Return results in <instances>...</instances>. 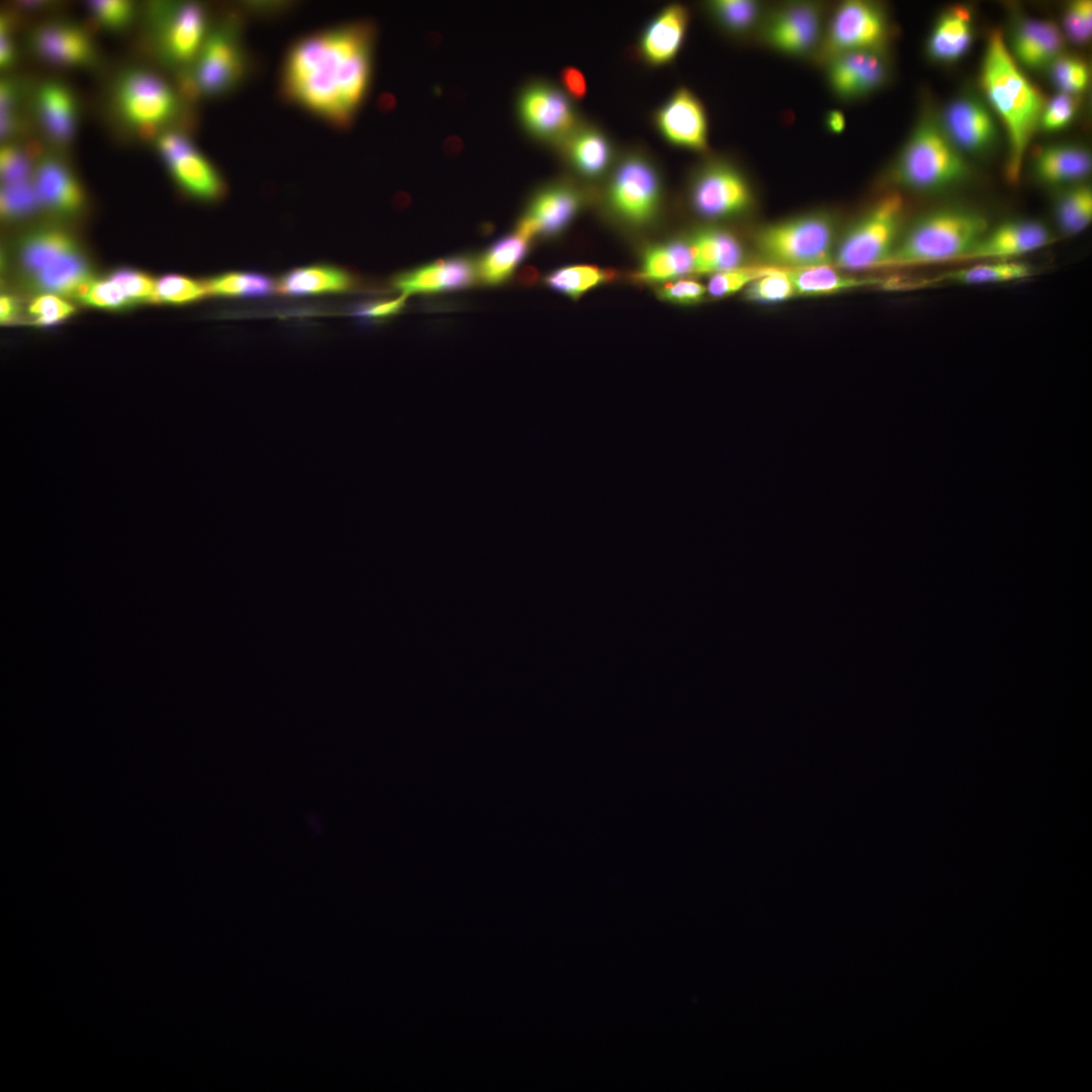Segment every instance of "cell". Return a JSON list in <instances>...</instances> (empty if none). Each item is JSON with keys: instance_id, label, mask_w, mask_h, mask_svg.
<instances>
[{"instance_id": "cell-1", "label": "cell", "mask_w": 1092, "mask_h": 1092, "mask_svg": "<svg viewBox=\"0 0 1092 1092\" xmlns=\"http://www.w3.org/2000/svg\"><path fill=\"white\" fill-rule=\"evenodd\" d=\"M373 39V27L366 22L298 39L283 62L282 94L331 125L351 124L370 85Z\"/></svg>"}, {"instance_id": "cell-2", "label": "cell", "mask_w": 1092, "mask_h": 1092, "mask_svg": "<svg viewBox=\"0 0 1092 1092\" xmlns=\"http://www.w3.org/2000/svg\"><path fill=\"white\" fill-rule=\"evenodd\" d=\"M980 80L1005 126L1009 143L1005 174L1009 182L1016 183L1046 101L1020 70L1000 30H993L988 37Z\"/></svg>"}, {"instance_id": "cell-3", "label": "cell", "mask_w": 1092, "mask_h": 1092, "mask_svg": "<svg viewBox=\"0 0 1092 1092\" xmlns=\"http://www.w3.org/2000/svg\"><path fill=\"white\" fill-rule=\"evenodd\" d=\"M987 231L986 217L974 209L930 210L904 229L886 266L961 262Z\"/></svg>"}, {"instance_id": "cell-4", "label": "cell", "mask_w": 1092, "mask_h": 1092, "mask_svg": "<svg viewBox=\"0 0 1092 1092\" xmlns=\"http://www.w3.org/2000/svg\"><path fill=\"white\" fill-rule=\"evenodd\" d=\"M969 167L932 117L923 116L896 158L893 182L904 189L935 193L963 182Z\"/></svg>"}, {"instance_id": "cell-5", "label": "cell", "mask_w": 1092, "mask_h": 1092, "mask_svg": "<svg viewBox=\"0 0 1092 1092\" xmlns=\"http://www.w3.org/2000/svg\"><path fill=\"white\" fill-rule=\"evenodd\" d=\"M837 220L815 210L761 225L753 237L759 256L778 269L830 265L836 246Z\"/></svg>"}, {"instance_id": "cell-6", "label": "cell", "mask_w": 1092, "mask_h": 1092, "mask_svg": "<svg viewBox=\"0 0 1092 1092\" xmlns=\"http://www.w3.org/2000/svg\"><path fill=\"white\" fill-rule=\"evenodd\" d=\"M906 203L891 191L873 202L837 241L834 264L845 270L886 266L904 231Z\"/></svg>"}, {"instance_id": "cell-7", "label": "cell", "mask_w": 1092, "mask_h": 1092, "mask_svg": "<svg viewBox=\"0 0 1092 1092\" xmlns=\"http://www.w3.org/2000/svg\"><path fill=\"white\" fill-rule=\"evenodd\" d=\"M19 247L22 268L44 293L76 296L92 279L78 244L61 229H37L27 234Z\"/></svg>"}, {"instance_id": "cell-8", "label": "cell", "mask_w": 1092, "mask_h": 1092, "mask_svg": "<svg viewBox=\"0 0 1092 1092\" xmlns=\"http://www.w3.org/2000/svg\"><path fill=\"white\" fill-rule=\"evenodd\" d=\"M661 201L660 174L647 154L631 151L615 163L606 203L617 219L633 228L646 226L657 217Z\"/></svg>"}, {"instance_id": "cell-9", "label": "cell", "mask_w": 1092, "mask_h": 1092, "mask_svg": "<svg viewBox=\"0 0 1092 1092\" xmlns=\"http://www.w3.org/2000/svg\"><path fill=\"white\" fill-rule=\"evenodd\" d=\"M148 22L158 60L174 71L190 70L210 27L202 5L193 2H156Z\"/></svg>"}, {"instance_id": "cell-10", "label": "cell", "mask_w": 1092, "mask_h": 1092, "mask_svg": "<svg viewBox=\"0 0 1092 1092\" xmlns=\"http://www.w3.org/2000/svg\"><path fill=\"white\" fill-rule=\"evenodd\" d=\"M241 21L228 16L209 29L189 70L193 91L215 97L231 92L248 76L250 61L242 42Z\"/></svg>"}, {"instance_id": "cell-11", "label": "cell", "mask_w": 1092, "mask_h": 1092, "mask_svg": "<svg viewBox=\"0 0 1092 1092\" xmlns=\"http://www.w3.org/2000/svg\"><path fill=\"white\" fill-rule=\"evenodd\" d=\"M117 117L134 129H155L174 121L180 100L174 89L155 73L144 68L126 69L115 79L111 90Z\"/></svg>"}, {"instance_id": "cell-12", "label": "cell", "mask_w": 1092, "mask_h": 1092, "mask_svg": "<svg viewBox=\"0 0 1092 1092\" xmlns=\"http://www.w3.org/2000/svg\"><path fill=\"white\" fill-rule=\"evenodd\" d=\"M891 31L890 19L881 5L864 0L843 1L827 17L816 59L825 63L846 52L885 51Z\"/></svg>"}, {"instance_id": "cell-13", "label": "cell", "mask_w": 1092, "mask_h": 1092, "mask_svg": "<svg viewBox=\"0 0 1092 1092\" xmlns=\"http://www.w3.org/2000/svg\"><path fill=\"white\" fill-rule=\"evenodd\" d=\"M690 203L705 219L725 220L747 214L754 206V194L746 176L735 165L714 159L696 171Z\"/></svg>"}, {"instance_id": "cell-14", "label": "cell", "mask_w": 1092, "mask_h": 1092, "mask_svg": "<svg viewBox=\"0 0 1092 1092\" xmlns=\"http://www.w3.org/2000/svg\"><path fill=\"white\" fill-rule=\"evenodd\" d=\"M827 22L825 4L792 1L767 10L757 36L771 51L793 58H816Z\"/></svg>"}, {"instance_id": "cell-15", "label": "cell", "mask_w": 1092, "mask_h": 1092, "mask_svg": "<svg viewBox=\"0 0 1092 1092\" xmlns=\"http://www.w3.org/2000/svg\"><path fill=\"white\" fill-rule=\"evenodd\" d=\"M572 101L556 85L535 81L521 92L518 114L535 139L561 147L582 122Z\"/></svg>"}, {"instance_id": "cell-16", "label": "cell", "mask_w": 1092, "mask_h": 1092, "mask_svg": "<svg viewBox=\"0 0 1092 1092\" xmlns=\"http://www.w3.org/2000/svg\"><path fill=\"white\" fill-rule=\"evenodd\" d=\"M156 149L180 190L192 199L215 202L226 192L222 176L188 136L174 130L160 133Z\"/></svg>"}, {"instance_id": "cell-17", "label": "cell", "mask_w": 1092, "mask_h": 1092, "mask_svg": "<svg viewBox=\"0 0 1092 1092\" xmlns=\"http://www.w3.org/2000/svg\"><path fill=\"white\" fill-rule=\"evenodd\" d=\"M583 203L582 191L572 183L547 185L534 194L516 233L529 242L537 237H556L571 223Z\"/></svg>"}, {"instance_id": "cell-18", "label": "cell", "mask_w": 1092, "mask_h": 1092, "mask_svg": "<svg viewBox=\"0 0 1092 1092\" xmlns=\"http://www.w3.org/2000/svg\"><path fill=\"white\" fill-rule=\"evenodd\" d=\"M653 122L661 136L674 147L705 153L709 148V123L703 102L680 86L655 110Z\"/></svg>"}, {"instance_id": "cell-19", "label": "cell", "mask_w": 1092, "mask_h": 1092, "mask_svg": "<svg viewBox=\"0 0 1092 1092\" xmlns=\"http://www.w3.org/2000/svg\"><path fill=\"white\" fill-rule=\"evenodd\" d=\"M827 84L834 96L853 101L870 95L886 84L890 67L885 51H854L828 59Z\"/></svg>"}, {"instance_id": "cell-20", "label": "cell", "mask_w": 1092, "mask_h": 1092, "mask_svg": "<svg viewBox=\"0 0 1092 1092\" xmlns=\"http://www.w3.org/2000/svg\"><path fill=\"white\" fill-rule=\"evenodd\" d=\"M1052 241L1046 226L1033 219H1013L987 231L962 261H1004L1034 252ZM961 261V262H962Z\"/></svg>"}, {"instance_id": "cell-21", "label": "cell", "mask_w": 1092, "mask_h": 1092, "mask_svg": "<svg viewBox=\"0 0 1092 1092\" xmlns=\"http://www.w3.org/2000/svg\"><path fill=\"white\" fill-rule=\"evenodd\" d=\"M30 46L38 57L56 65L88 68L97 63L92 37L73 22L55 20L38 25L30 35Z\"/></svg>"}, {"instance_id": "cell-22", "label": "cell", "mask_w": 1092, "mask_h": 1092, "mask_svg": "<svg viewBox=\"0 0 1092 1092\" xmlns=\"http://www.w3.org/2000/svg\"><path fill=\"white\" fill-rule=\"evenodd\" d=\"M475 264L466 255L439 259L394 276L392 285L402 294H434L471 287L476 278Z\"/></svg>"}, {"instance_id": "cell-23", "label": "cell", "mask_w": 1092, "mask_h": 1092, "mask_svg": "<svg viewBox=\"0 0 1092 1092\" xmlns=\"http://www.w3.org/2000/svg\"><path fill=\"white\" fill-rule=\"evenodd\" d=\"M32 182L39 206L53 214L74 216L85 205L81 184L60 158L42 157L33 170Z\"/></svg>"}, {"instance_id": "cell-24", "label": "cell", "mask_w": 1092, "mask_h": 1092, "mask_svg": "<svg viewBox=\"0 0 1092 1092\" xmlns=\"http://www.w3.org/2000/svg\"><path fill=\"white\" fill-rule=\"evenodd\" d=\"M941 127L958 150L970 153L989 150L997 135L990 111L971 97H962L948 104L943 112Z\"/></svg>"}, {"instance_id": "cell-25", "label": "cell", "mask_w": 1092, "mask_h": 1092, "mask_svg": "<svg viewBox=\"0 0 1092 1092\" xmlns=\"http://www.w3.org/2000/svg\"><path fill=\"white\" fill-rule=\"evenodd\" d=\"M690 22L689 9L682 4H669L662 8L643 29L637 52L642 61L652 67H661L677 56Z\"/></svg>"}, {"instance_id": "cell-26", "label": "cell", "mask_w": 1092, "mask_h": 1092, "mask_svg": "<svg viewBox=\"0 0 1092 1092\" xmlns=\"http://www.w3.org/2000/svg\"><path fill=\"white\" fill-rule=\"evenodd\" d=\"M1063 36L1060 28L1051 20L1021 19L1012 32L1011 55L1029 69L1050 67L1063 55Z\"/></svg>"}, {"instance_id": "cell-27", "label": "cell", "mask_w": 1092, "mask_h": 1092, "mask_svg": "<svg viewBox=\"0 0 1092 1092\" xmlns=\"http://www.w3.org/2000/svg\"><path fill=\"white\" fill-rule=\"evenodd\" d=\"M571 168L586 179H599L613 169L615 149L599 126L581 122L560 147Z\"/></svg>"}, {"instance_id": "cell-28", "label": "cell", "mask_w": 1092, "mask_h": 1092, "mask_svg": "<svg viewBox=\"0 0 1092 1092\" xmlns=\"http://www.w3.org/2000/svg\"><path fill=\"white\" fill-rule=\"evenodd\" d=\"M37 118L48 136L58 143H69L77 128L78 106L73 91L66 84L51 80L35 92Z\"/></svg>"}, {"instance_id": "cell-29", "label": "cell", "mask_w": 1092, "mask_h": 1092, "mask_svg": "<svg viewBox=\"0 0 1092 1092\" xmlns=\"http://www.w3.org/2000/svg\"><path fill=\"white\" fill-rule=\"evenodd\" d=\"M687 240L694 258L695 273L715 274L742 266V246L730 232L717 228H702Z\"/></svg>"}, {"instance_id": "cell-30", "label": "cell", "mask_w": 1092, "mask_h": 1092, "mask_svg": "<svg viewBox=\"0 0 1092 1092\" xmlns=\"http://www.w3.org/2000/svg\"><path fill=\"white\" fill-rule=\"evenodd\" d=\"M1091 155L1077 145L1058 144L1039 150L1033 171L1039 182L1049 186L1076 185L1091 171Z\"/></svg>"}, {"instance_id": "cell-31", "label": "cell", "mask_w": 1092, "mask_h": 1092, "mask_svg": "<svg viewBox=\"0 0 1092 1092\" xmlns=\"http://www.w3.org/2000/svg\"><path fill=\"white\" fill-rule=\"evenodd\" d=\"M357 281L356 276L345 268L318 264L287 272L276 288L289 296L341 293L354 289Z\"/></svg>"}, {"instance_id": "cell-32", "label": "cell", "mask_w": 1092, "mask_h": 1092, "mask_svg": "<svg viewBox=\"0 0 1092 1092\" xmlns=\"http://www.w3.org/2000/svg\"><path fill=\"white\" fill-rule=\"evenodd\" d=\"M973 36L969 10L963 6L951 7L936 20L927 39V55L941 63L958 61L969 51Z\"/></svg>"}, {"instance_id": "cell-33", "label": "cell", "mask_w": 1092, "mask_h": 1092, "mask_svg": "<svg viewBox=\"0 0 1092 1092\" xmlns=\"http://www.w3.org/2000/svg\"><path fill=\"white\" fill-rule=\"evenodd\" d=\"M529 247L530 242L516 232L497 239L483 251L475 264L477 280L485 286L504 284L526 258Z\"/></svg>"}, {"instance_id": "cell-34", "label": "cell", "mask_w": 1092, "mask_h": 1092, "mask_svg": "<svg viewBox=\"0 0 1092 1092\" xmlns=\"http://www.w3.org/2000/svg\"><path fill=\"white\" fill-rule=\"evenodd\" d=\"M694 272V258L688 240H675L648 247L637 278L663 282Z\"/></svg>"}, {"instance_id": "cell-35", "label": "cell", "mask_w": 1092, "mask_h": 1092, "mask_svg": "<svg viewBox=\"0 0 1092 1092\" xmlns=\"http://www.w3.org/2000/svg\"><path fill=\"white\" fill-rule=\"evenodd\" d=\"M714 23L732 36H746L758 32L766 6L753 0H713L705 4Z\"/></svg>"}, {"instance_id": "cell-36", "label": "cell", "mask_w": 1092, "mask_h": 1092, "mask_svg": "<svg viewBox=\"0 0 1092 1092\" xmlns=\"http://www.w3.org/2000/svg\"><path fill=\"white\" fill-rule=\"evenodd\" d=\"M797 295L823 296L880 282L838 272L830 265L786 270Z\"/></svg>"}, {"instance_id": "cell-37", "label": "cell", "mask_w": 1092, "mask_h": 1092, "mask_svg": "<svg viewBox=\"0 0 1092 1092\" xmlns=\"http://www.w3.org/2000/svg\"><path fill=\"white\" fill-rule=\"evenodd\" d=\"M614 277V271L595 265H569L547 274L544 282L548 288L577 299L589 289L611 281Z\"/></svg>"}, {"instance_id": "cell-38", "label": "cell", "mask_w": 1092, "mask_h": 1092, "mask_svg": "<svg viewBox=\"0 0 1092 1092\" xmlns=\"http://www.w3.org/2000/svg\"><path fill=\"white\" fill-rule=\"evenodd\" d=\"M1032 274V267L1017 260L984 261L948 272L941 276L940 280L960 284H987L1025 279Z\"/></svg>"}, {"instance_id": "cell-39", "label": "cell", "mask_w": 1092, "mask_h": 1092, "mask_svg": "<svg viewBox=\"0 0 1092 1092\" xmlns=\"http://www.w3.org/2000/svg\"><path fill=\"white\" fill-rule=\"evenodd\" d=\"M1055 217L1062 233L1072 236L1084 231L1092 219V190L1076 184L1057 199Z\"/></svg>"}, {"instance_id": "cell-40", "label": "cell", "mask_w": 1092, "mask_h": 1092, "mask_svg": "<svg viewBox=\"0 0 1092 1092\" xmlns=\"http://www.w3.org/2000/svg\"><path fill=\"white\" fill-rule=\"evenodd\" d=\"M208 294L229 297L266 296L275 288L273 280L260 272H226L205 281Z\"/></svg>"}, {"instance_id": "cell-41", "label": "cell", "mask_w": 1092, "mask_h": 1092, "mask_svg": "<svg viewBox=\"0 0 1092 1092\" xmlns=\"http://www.w3.org/2000/svg\"><path fill=\"white\" fill-rule=\"evenodd\" d=\"M797 295L787 271L775 268L751 282L744 290L745 299L756 303H778Z\"/></svg>"}, {"instance_id": "cell-42", "label": "cell", "mask_w": 1092, "mask_h": 1092, "mask_svg": "<svg viewBox=\"0 0 1092 1092\" xmlns=\"http://www.w3.org/2000/svg\"><path fill=\"white\" fill-rule=\"evenodd\" d=\"M1053 83L1062 93L1078 96L1090 82V69L1082 59L1062 55L1050 67Z\"/></svg>"}, {"instance_id": "cell-43", "label": "cell", "mask_w": 1092, "mask_h": 1092, "mask_svg": "<svg viewBox=\"0 0 1092 1092\" xmlns=\"http://www.w3.org/2000/svg\"><path fill=\"white\" fill-rule=\"evenodd\" d=\"M39 206L32 178L24 181L2 183L0 210L5 219H20L30 215Z\"/></svg>"}, {"instance_id": "cell-44", "label": "cell", "mask_w": 1092, "mask_h": 1092, "mask_svg": "<svg viewBox=\"0 0 1092 1092\" xmlns=\"http://www.w3.org/2000/svg\"><path fill=\"white\" fill-rule=\"evenodd\" d=\"M158 302L186 304L199 300L208 294L205 281H199L180 274H167L156 283Z\"/></svg>"}, {"instance_id": "cell-45", "label": "cell", "mask_w": 1092, "mask_h": 1092, "mask_svg": "<svg viewBox=\"0 0 1092 1092\" xmlns=\"http://www.w3.org/2000/svg\"><path fill=\"white\" fill-rule=\"evenodd\" d=\"M76 298L85 304L106 309H120L131 305L118 284L109 276L99 280L90 279L79 289Z\"/></svg>"}, {"instance_id": "cell-46", "label": "cell", "mask_w": 1092, "mask_h": 1092, "mask_svg": "<svg viewBox=\"0 0 1092 1092\" xmlns=\"http://www.w3.org/2000/svg\"><path fill=\"white\" fill-rule=\"evenodd\" d=\"M88 7L97 23L113 32L128 28L136 14L135 4L127 0H96L89 2Z\"/></svg>"}, {"instance_id": "cell-47", "label": "cell", "mask_w": 1092, "mask_h": 1092, "mask_svg": "<svg viewBox=\"0 0 1092 1092\" xmlns=\"http://www.w3.org/2000/svg\"><path fill=\"white\" fill-rule=\"evenodd\" d=\"M776 267H749L740 266L735 269L718 272L709 280L707 291L713 297L730 296L742 288H746L757 278L767 274Z\"/></svg>"}, {"instance_id": "cell-48", "label": "cell", "mask_w": 1092, "mask_h": 1092, "mask_svg": "<svg viewBox=\"0 0 1092 1092\" xmlns=\"http://www.w3.org/2000/svg\"><path fill=\"white\" fill-rule=\"evenodd\" d=\"M121 288L131 304L158 302L156 283L149 274L129 268L117 269L108 275Z\"/></svg>"}, {"instance_id": "cell-49", "label": "cell", "mask_w": 1092, "mask_h": 1092, "mask_svg": "<svg viewBox=\"0 0 1092 1092\" xmlns=\"http://www.w3.org/2000/svg\"><path fill=\"white\" fill-rule=\"evenodd\" d=\"M22 88L19 81L4 78L0 83V133L6 141L16 133L20 126V101Z\"/></svg>"}, {"instance_id": "cell-50", "label": "cell", "mask_w": 1092, "mask_h": 1092, "mask_svg": "<svg viewBox=\"0 0 1092 1092\" xmlns=\"http://www.w3.org/2000/svg\"><path fill=\"white\" fill-rule=\"evenodd\" d=\"M28 312L34 324L47 327L70 317L75 312V307L61 296L44 293L32 299Z\"/></svg>"}, {"instance_id": "cell-51", "label": "cell", "mask_w": 1092, "mask_h": 1092, "mask_svg": "<svg viewBox=\"0 0 1092 1092\" xmlns=\"http://www.w3.org/2000/svg\"><path fill=\"white\" fill-rule=\"evenodd\" d=\"M1079 101L1077 96L1059 92L1045 102L1039 126L1048 131H1055L1070 124L1075 117Z\"/></svg>"}, {"instance_id": "cell-52", "label": "cell", "mask_w": 1092, "mask_h": 1092, "mask_svg": "<svg viewBox=\"0 0 1092 1092\" xmlns=\"http://www.w3.org/2000/svg\"><path fill=\"white\" fill-rule=\"evenodd\" d=\"M0 174L2 183L24 181L33 172L27 153L17 144L5 142L0 150Z\"/></svg>"}, {"instance_id": "cell-53", "label": "cell", "mask_w": 1092, "mask_h": 1092, "mask_svg": "<svg viewBox=\"0 0 1092 1092\" xmlns=\"http://www.w3.org/2000/svg\"><path fill=\"white\" fill-rule=\"evenodd\" d=\"M1066 35L1077 44L1087 43L1092 31V2L1077 0L1066 8L1064 14Z\"/></svg>"}, {"instance_id": "cell-54", "label": "cell", "mask_w": 1092, "mask_h": 1092, "mask_svg": "<svg viewBox=\"0 0 1092 1092\" xmlns=\"http://www.w3.org/2000/svg\"><path fill=\"white\" fill-rule=\"evenodd\" d=\"M407 295L397 298L374 299L355 305L351 314L362 322L385 321L400 313L406 303Z\"/></svg>"}, {"instance_id": "cell-55", "label": "cell", "mask_w": 1092, "mask_h": 1092, "mask_svg": "<svg viewBox=\"0 0 1092 1092\" xmlns=\"http://www.w3.org/2000/svg\"><path fill=\"white\" fill-rule=\"evenodd\" d=\"M707 288L695 280H677L662 286L658 296L668 302L677 304H696L703 300Z\"/></svg>"}, {"instance_id": "cell-56", "label": "cell", "mask_w": 1092, "mask_h": 1092, "mask_svg": "<svg viewBox=\"0 0 1092 1092\" xmlns=\"http://www.w3.org/2000/svg\"><path fill=\"white\" fill-rule=\"evenodd\" d=\"M563 91L571 100H582L587 93V83L582 72L575 67H566L560 73Z\"/></svg>"}, {"instance_id": "cell-57", "label": "cell", "mask_w": 1092, "mask_h": 1092, "mask_svg": "<svg viewBox=\"0 0 1092 1092\" xmlns=\"http://www.w3.org/2000/svg\"><path fill=\"white\" fill-rule=\"evenodd\" d=\"M16 61V49L12 36L11 20L7 15L0 19V68L7 70Z\"/></svg>"}, {"instance_id": "cell-58", "label": "cell", "mask_w": 1092, "mask_h": 1092, "mask_svg": "<svg viewBox=\"0 0 1092 1092\" xmlns=\"http://www.w3.org/2000/svg\"><path fill=\"white\" fill-rule=\"evenodd\" d=\"M18 313V304L15 299L9 295H2L0 298V315L1 321L4 323L13 321Z\"/></svg>"}, {"instance_id": "cell-59", "label": "cell", "mask_w": 1092, "mask_h": 1092, "mask_svg": "<svg viewBox=\"0 0 1092 1092\" xmlns=\"http://www.w3.org/2000/svg\"><path fill=\"white\" fill-rule=\"evenodd\" d=\"M825 124L831 132L839 133L845 125L844 116L838 110H831L827 113Z\"/></svg>"}]
</instances>
